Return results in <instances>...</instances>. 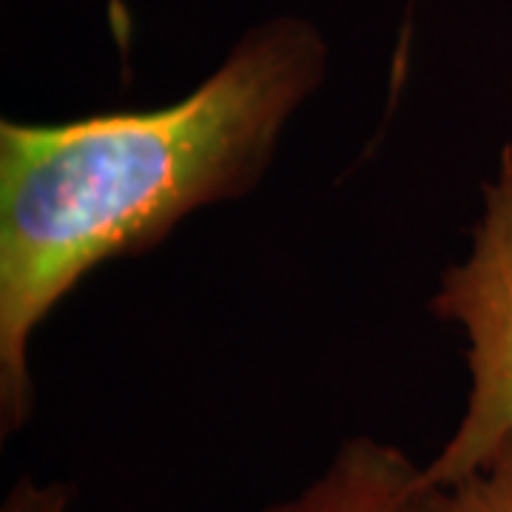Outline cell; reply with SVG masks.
<instances>
[{
  "mask_svg": "<svg viewBox=\"0 0 512 512\" xmlns=\"http://www.w3.org/2000/svg\"><path fill=\"white\" fill-rule=\"evenodd\" d=\"M328 72L305 20L276 18L180 100L69 123H0V433L35 413L32 342L111 259L254 191Z\"/></svg>",
  "mask_w": 512,
  "mask_h": 512,
  "instance_id": "cell-1",
  "label": "cell"
},
{
  "mask_svg": "<svg viewBox=\"0 0 512 512\" xmlns=\"http://www.w3.org/2000/svg\"><path fill=\"white\" fill-rule=\"evenodd\" d=\"M430 313L464 339L467 399L439 453L421 464V490L473 476L512 444V146L484 183L470 245L444 268Z\"/></svg>",
  "mask_w": 512,
  "mask_h": 512,
  "instance_id": "cell-2",
  "label": "cell"
},
{
  "mask_svg": "<svg viewBox=\"0 0 512 512\" xmlns=\"http://www.w3.org/2000/svg\"><path fill=\"white\" fill-rule=\"evenodd\" d=\"M421 464L399 444L353 436L299 493L262 512H413Z\"/></svg>",
  "mask_w": 512,
  "mask_h": 512,
  "instance_id": "cell-3",
  "label": "cell"
},
{
  "mask_svg": "<svg viewBox=\"0 0 512 512\" xmlns=\"http://www.w3.org/2000/svg\"><path fill=\"white\" fill-rule=\"evenodd\" d=\"M413 512H512V444L456 484L419 487Z\"/></svg>",
  "mask_w": 512,
  "mask_h": 512,
  "instance_id": "cell-4",
  "label": "cell"
},
{
  "mask_svg": "<svg viewBox=\"0 0 512 512\" xmlns=\"http://www.w3.org/2000/svg\"><path fill=\"white\" fill-rule=\"evenodd\" d=\"M72 501L74 490L69 484L63 481L40 484L35 478L23 476L6 493L0 512H69Z\"/></svg>",
  "mask_w": 512,
  "mask_h": 512,
  "instance_id": "cell-5",
  "label": "cell"
}]
</instances>
